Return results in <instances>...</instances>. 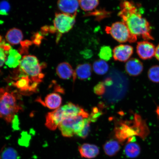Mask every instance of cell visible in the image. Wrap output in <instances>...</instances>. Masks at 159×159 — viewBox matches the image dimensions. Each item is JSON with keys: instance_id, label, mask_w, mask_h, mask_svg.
<instances>
[{"instance_id": "1", "label": "cell", "mask_w": 159, "mask_h": 159, "mask_svg": "<svg viewBox=\"0 0 159 159\" xmlns=\"http://www.w3.org/2000/svg\"><path fill=\"white\" fill-rule=\"evenodd\" d=\"M120 6V11L118 15L133 34L142 37L146 41L154 39L150 23L143 17L139 6L132 2L124 0L121 2Z\"/></svg>"}, {"instance_id": "2", "label": "cell", "mask_w": 159, "mask_h": 159, "mask_svg": "<svg viewBox=\"0 0 159 159\" xmlns=\"http://www.w3.org/2000/svg\"><path fill=\"white\" fill-rule=\"evenodd\" d=\"M18 96L15 91L8 88L0 89V118L11 122L15 115L21 109Z\"/></svg>"}, {"instance_id": "3", "label": "cell", "mask_w": 159, "mask_h": 159, "mask_svg": "<svg viewBox=\"0 0 159 159\" xmlns=\"http://www.w3.org/2000/svg\"><path fill=\"white\" fill-rule=\"evenodd\" d=\"M82 109L78 105L68 103L53 112L48 113L46 117L45 126L49 130H54L65 119L76 116Z\"/></svg>"}, {"instance_id": "4", "label": "cell", "mask_w": 159, "mask_h": 159, "mask_svg": "<svg viewBox=\"0 0 159 159\" xmlns=\"http://www.w3.org/2000/svg\"><path fill=\"white\" fill-rule=\"evenodd\" d=\"M88 113L83 109L76 116L69 117L63 120L58 126L62 136L70 138L78 135L85 126V119L89 118Z\"/></svg>"}, {"instance_id": "5", "label": "cell", "mask_w": 159, "mask_h": 159, "mask_svg": "<svg viewBox=\"0 0 159 159\" xmlns=\"http://www.w3.org/2000/svg\"><path fill=\"white\" fill-rule=\"evenodd\" d=\"M19 66L20 72L28 76L34 82L39 84L44 77V74L42 73V67L35 56H24Z\"/></svg>"}, {"instance_id": "6", "label": "cell", "mask_w": 159, "mask_h": 159, "mask_svg": "<svg viewBox=\"0 0 159 159\" xmlns=\"http://www.w3.org/2000/svg\"><path fill=\"white\" fill-rule=\"evenodd\" d=\"M106 33L120 43H134L137 40L138 37L133 34L127 25L123 22H116L105 29Z\"/></svg>"}, {"instance_id": "7", "label": "cell", "mask_w": 159, "mask_h": 159, "mask_svg": "<svg viewBox=\"0 0 159 159\" xmlns=\"http://www.w3.org/2000/svg\"><path fill=\"white\" fill-rule=\"evenodd\" d=\"M75 16L64 13L56 14L53 25L56 30L60 34L68 32L72 29L75 23Z\"/></svg>"}, {"instance_id": "8", "label": "cell", "mask_w": 159, "mask_h": 159, "mask_svg": "<svg viewBox=\"0 0 159 159\" xmlns=\"http://www.w3.org/2000/svg\"><path fill=\"white\" fill-rule=\"evenodd\" d=\"M115 136L119 141L124 142L127 139H131V136L138 134L137 130L134 127L130 126L126 122L120 121L115 129Z\"/></svg>"}, {"instance_id": "9", "label": "cell", "mask_w": 159, "mask_h": 159, "mask_svg": "<svg viewBox=\"0 0 159 159\" xmlns=\"http://www.w3.org/2000/svg\"><path fill=\"white\" fill-rule=\"evenodd\" d=\"M17 79L13 84L21 91L34 92L37 90L39 84L34 82L26 75L20 72L19 76Z\"/></svg>"}, {"instance_id": "10", "label": "cell", "mask_w": 159, "mask_h": 159, "mask_svg": "<svg viewBox=\"0 0 159 159\" xmlns=\"http://www.w3.org/2000/svg\"><path fill=\"white\" fill-rule=\"evenodd\" d=\"M156 48L153 43L148 41L139 42L137 45V52L143 60L150 59L155 56Z\"/></svg>"}, {"instance_id": "11", "label": "cell", "mask_w": 159, "mask_h": 159, "mask_svg": "<svg viewBox=\"0 0 159 159\" xmlns=\"http://www.w3.org/2000/svg\"><path fill=\"white\" fill-rule=\"evenodd\" d=\"M134 52V48L128 45L121 44L113 50V56L115 60L125 62L129 60Z\"/></svg>"}, {"instance_id": "12", "label": "cell", "mask_w": 159, "mask_h": 159, "mask_svg": "<svg viewBox=\"0 0 159 159\" xmlns=\"http://www.w3.org/2000/svg\"><path fill=\"white\" fill-rule=\"evenodd\" d=\"M57 4L62 13L76 16L79 7V0H58Z\"/></svg>"}, {"instance_id": "13", "label": "cell", "mask_w": 159, "mask_h": 159, "mask_svg": "<svg viewBox=\"0 0 159 159\" xmlns=\"http://www.w3.org/2000/svg\"><path fill=\"white\" fill-rule=\"evenodd\" d=\"M126 72L132 76H137L142 73L143 70V63L136 58H131L127 61L125 66Z\"/></svg>"}, {"instance_id": "14", "label": "cell", "mask_w": 159, "mask_h": 159, "mask_svg": "<svg viewBox=\"0 0 159 159\" xmlns=\"http://www.w3.org/2000/svg\"><path fill=\"white\" fill-rule=\"evenodd\" d=\"M79 151L82 157L93 159L96 157L99 154V148L96 145L89 143H84L79 148Z\"/></svg>"}, {"instance_id": "15", "label": "cell", "mask_w": 159, "mask_h": 159, "mask_svg": "<svg viewBox=\"0 0 159 159\" xmlns=\"http://www.w3.org/2000/svg\"><path fill=\"white\" fill-rule=\"evenodd\" d=\"M92 73V67L90 64L85 63L77 66L73 75V81L77 77L81 80H85L90 77Z\"/></svg>"}, {"instance_id": "16", "label": "cell", "mask_w": 159, "mask_h": 159, "mask_svg": "<svg viewBox=\"0 0 159 159\" xmlns=\"http://www.w3.org/2000/svg\"><path fill=\"white\" fill-rule=\"evenodd\" d=\"M22 58L21 53L11 48L7 53L5 64L10 68H15L19 66Z\"/></svg>"}, {"instance_id": "17", "label": "cell", "mask_w": 159, "mask_h": 159, "mask_svg": "<svg viewBox=\"0 0 159 159\" xmlns=\"http://www.w3.org/2000/svg\"><path fill=\"white\" fill-rule=\"evenodd\" d=\"M56 72L61 79L67 80L73 76L74 71L68 63L64 62L59 63L56 68Z\"/></svg>"}, {"instance_id": "18", "label": "cell", "mask_w": 159, "mask_h": 159, "mask_svg": "<svg viewBox=\"0 0 159 159\" xmlns=\"http://www.w3.org/2000/svg\"><path fill=\"white\" fill-rule=\"evenodd\" d=\"M5 38L9 44L16 45L19 44L22 41L23 35L20 30L14 28L7 31Z\"/></svg>"}, {"instance_id": "19", "label": "cell", "mask_w": 159, "mask_h": 159, "mask_svg": "<svg viewBox=\"0 0 159 159\" xmlns=\"http://www.w3.org/2000/svg\"><path fill=\"white\" fill-rule=\"evenodd\" d=\"M61 103L62 98L61 95L57 93H52L45 97L43 105L50 109H55L59 108Z\"/></svg>"}, {"instance_id": "20", "label": "cell", "mask_w": 159, "mask_h": 159, "mask_svg": "<svg viewBox=\"0 0 159 159\" xmlns=\"http://www.w3.org/2000/svg\"><path fill=\"white\" fill-rule=\"evenodd\" d=\"M141 152L140 146L133 141L128 142L124 148V152L127 157L130 158L137 157Z\"/></svg>"}, {"instance_id": "21", "label": "cell", "mask_w": 159, "mask_h": 159, "mask_svg": "<svg viewBox=\"0 0 159 159\" xmlns=\"http://www.w3.org/2000/svg\"><path fill=\"white\" fill-rule=\"evenodd\" d=\"M120 146L118 141L111 140L105 143L103 149L105 153L108 156H115L120 151Z\"/></svg>"}, {"instance_id": "22", "label": "cell", "mask_w": 159, "mask_h": 159, "mask_svg": "<svg viewBox=\"0 0 159 159\" xmlns=\"http://www.w3.org/2000/svg\"><path fill=\"white\" fill-rule=\"evenodd\" d=\"M93 67L95 73L101 75L106 74L109 69V65L106 61L101 59L95 61Z\"/></svg>"}, {"instance_id": "23", "label": "cell", "mask_w": 159, "mask_h": 159, "mask_svg": "<svg viewBox=\"0 0 159 159\" xmlns=\"http://www.w3.org/2000/svg\"><path fill=\"white\" fill-rule=\"evenodd\" d=\"M79 5L84 11H92L99 5V0H79Z\"/></svg>"}, {"instance_id": "24", "label": "cell", "mask_w": 159, "mask_h": 159, "mask_svg": "<svg viewBox=\"0 0 159 159\" xmlns=\"http://www.w3.org/2000/svg\"><path fill=\"white\" fill-rule=\"evenodd\" d=\"M11 48L9 44H6L5 42L0 43V69L5 63L8 52Z\"/></svg>"}, {"instance_id": "25", "label": "cell", "mask_w": 159, "mask_h": 159, "mask_svg": "<svg viewBox=\"0 0 159 159\" xmlns=\"http://www.w3.org/2000/svg\"><path fill=\"white\" fill-rule=\"evenodd\" d=\"M98 55L99 57L103 60L108 61L112 57V50L110 47L104 46L101 47Z\"/></svg>"}, {"instance_id": "26", "label": "cell", "mask_w": 159, "mask_h": 159, "mask_svg": "<svg viewBox=\"0 0 159 159\" xmlns=\"http://www.w3.org/2000/svg\"><path fill=\"white\" fill-rule=\"evenodd\" d=\"M148 76L152 82L159 83V66L155 65L151 67L148 70Z\"/></svg>"}, {"instance_id": "27", "label": "cell", "mask_w": 159, "mask_h": 159, "mask_svg": "<svg viewBox=\"0 0 159 159\" xmlns=\"http://www.w3.org/2000/svg\"><path fill=\"white\" fill-rule=\"evenodd\" d=\"M2 159H18L17 153L13 148H8L2 154Z\"/></svg>"}, {"instance_id": "28", "label": "cell", "mask_w": 159, "mask_h": 159, "mask_svg": "<svg viewBox=\"0 0 159 159\" xmlns=\"http://www.w3.org/2000/svg\"><path fill=\"white\" fill-rule=\"evenodd\" d=\"M91 121L88 118L85 119V124L84 128L77 136L83 139H85L88 136L90 129Z\"/></svg>"}, {"instance_id": "29", "label": "cell", "mask_w": 159, "mask_h": 159, "mask_svg": "<svg viewBox=\"0 0 159 159\" xmlns=\"http://www.w3.org/2000/svg\"><path fill=\"white\" fill-rule=\"evenodd\" d=\"M11 6L8 2L3 1L0 2V15H7L8 14Z\"/></svg>"}, {"instance_id": "30", "label": "cell", "mask_w": 159, "mask_h": 159, "mask_svg": "<svg viewBox=\"0 0 159 159\" xmlns=\"http://www.w3.org/2000/svg\"><path fill=\"white\" fill-rule=\"evenodd\" d=\"M105 86L103 81L99 83L94 87V91L95 94L99 96L104 95L105 92Z\"/></svg>"}, {"instance_id": "31", "label": "cell", "mask_w": 159, "mask_h": 159, "mask_svg": "<svg viewBox=\"0 0 159 159\" xmlns=\"http://www.w3.org/2000/svg\"><path fill=\"white\" fill-rule=\"evenodd\" d=\"M101 114H102L100 111H99L97 107H94L93 109L92 112L90 116H89V118L91 122H94L100 116Z\"/></svg>"}, {"instance_id": "32", "label": "cell", "mask_w": 159, "mask_h": 159, "mask_svg": "<svg viewBox=\"0 0 159 159\" xmlns=\"http://www.w3.org/2000/svg\"><path fill=\"white\" fill-rule=\"evenodd\" d=\"M155 56L157 59L159 61V44L156 47Z\"/></svg>"}, {"instance_id": "33", "label": "cell", "mask_w": 159, "mask_h": 159, "mask_svg": "<svg viewBox=\"0 0 159 159\" xmlns=\"http://www.w3.org/2000/svg\"><path fill=\"white\" fill-rule=\"evenodd\" d=\"M2 41V37L1 36V35H0V43H1Z\"/></svg>"}]
</instances>
